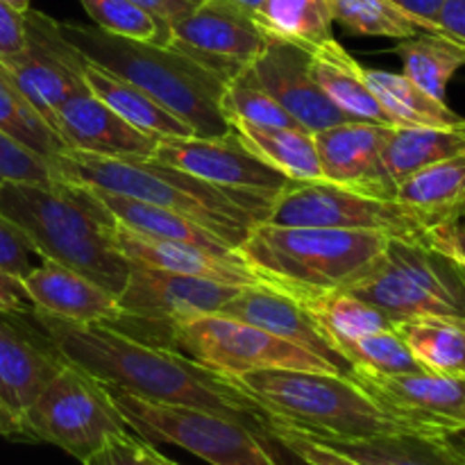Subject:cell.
I'll return each instance as SVG.
<instances>
[{"label": "cell", "instance_id": "obj_50", "mask_svg": "<svg viewBox=\"0 0 465 465\" xmlns=\"http://www.w3.org/2000/svg\"><path fill=\"white\" fill-rule=\"evenodd\" d=\"M0 436H23L21 422L5 409L3 402H0Z\"/></svg>", "mask_w": 465, "mask_h": 465}, {"label": "cell", "instance_id": "obj_32", "mask_svg": "<svg viewBox=\"0 0 465 465\" xmlns=\"http://www.w3.org/2000/svg\"><path fill=\"white\" fill-rule=\"evenodd\" d=\"M395 331L425 371L465 375V318H409Z\"/></svg>", "mask_w": 465, "mask_h": 465}, {"label": "cell", "instance_id": "obj_7", "mask_svg": "<svg viewBox=\"0 0 465 465\" xmlns=\"http://www.w3.org/2000/svg\"><path fill=\"white\" fill-rule=\"evenodd\" d=\"M350 293L393 322L409 318H465V268L425 236L389 239L384 254Z\"/></svg>", "mask_w": 465, "mask_h": 465}, {"label": "cell", "instance_id": "obj_1", "mask_svg": "<svg viewBox=\"0 0 465 465\" xmlns=\"http://www.w3.org/2000/svg\"><path fill=\"white\" fill-rule=\"evenodd\" d=\"M35 318L66 361L107 389L175 407L207 409L245 422L268 436V416L234 377L203 366L163 345L132 339L112 325H77L35 312Z\"/></svg>", "mask_w": 465, "mask_h": 465}, {"label": "cell", "instance_id": "obj_24", "mask_svg": "<svg viewBox=\"0 0 465 465\" xmlns=\"http://www.w3.org/2000/svg\"><path fill=\"white\" fill-rule=\"evenodd\" d=\"M309 57H312L313 80L336 109H341L352 121L393 125L377 95L368 86L366 68L341 45V41L330 39L316 45L309 50Z\"/></svg>", "mask_w": 465, "mask_h": 465}, {"label": "cell", "instance_id": "obj_14", "mask_svg": "<svg viewBox=\"0 0 465 465\" xmlns=\"http://www.w3.org/2000/svg\"><path fill=\"white\" fill-rule=\"evenodd\" d=\"M0 66L53 130L59 104L86 89V59L64 36L59 21L32 7L25 12V48Z\"/></svg>", "mask_w": 465, "mask_h": 465}, {"label": "cell", "instance_id": "obj_17", "mask_svg": "<svg viewBox=\"0 0 465 465\" xmlns=\"http://www.w3.org/2000/svg\"><path fill=\"white\" fill-rule=\"evenodd\" d=\"M393 130V125L345 121L313 132L322 182L354 193L393 200L395 182L384 166V148Z\"/></svg>", "mask_w": 465, "mask_h": 465}, {"label": "cell", "instance_id": "obj_6", "mask_svg": "<svg viewBox=\"0 0 465 465\" xmlns=\"http://www.w3.org/2000/svg\"><path fill=\"white\" fill-rule=\"evenodd\" d=\"M266 411L268 420L321 440H361L384 434H416L386 411L354 377L327 371L266 368L234 377Z\"/></svg>", "mask_w": 465, "mask_h": 465}, {"label": "cell", "instance_id": "obj_29", "mask_svg": "<svg viewBox=\"0 0 465 465\" xmlns=\"http://www.w3.org/2000/svg\"><path fill=\"white\" fill-rule=\"evenodd\" d=\"M241 143L291 182H322L313 132L304 127L232 125Z\"/></svg>", "mask_w": 465, "mask_h": 465}, {"label": "cell", "instance_id": "obj_49", "mask_svg": "<svg viewBox=\"0 0 465 465\" xmlns=\"http://www.w3.org/2000/svg\"><path fill=\"white\" fill-rule=\"evenodd\" d=\"M134 5L143 7L145 12H150L153 16L162 18L163 23H175L180 18H184L186 14L193 12L198 5H203L204 0H132Z\"/></svg>", "mask_w": 465, "mask_h": 465}, {"label": "cell", "instance_id": "obj_54", "mask_svg": "<svg viewBox=\"0 0 465 465\" xmlns=\"http://www.w3.org/2000/svg\"><path fill=\"white\" fill-rule=\"evenodd\" d=\"M236 3L245 5V7H248V9H252V12H254V9H257L259 5H262V0H236Z\"/></svg>", "mask_w": 465, "mask_h": 465}, {"label": "cell", "instance_id": "obj_45", "mask_svg": "<svg viewBox=\"0 0 465 465\" xmlns=\"http://www.w3.org/2000/svg\"><path fill=\"white\" fill-rule=\"evenodd\" d=\"M25 48V14L0 0V62Z\"/></svg>", "mask_w": 465, "mask_h": 465}, {"label": "cell", "instance_id": "obj_34", "mask_svg": "<svg viewBox=\"0 0 465 465\" xmlns=\"http://www.w3.org/2000/svg\"><path fill=\"white\" fill-rule=\"evenodd\" d=\"M0 134L30 150L53 168H57L59 159L68 153L57 132L32 107L30 100L21 94L3 66H0Z\"/></svg>", "mask_w": 465, "mask_h": 465}, {"label": "cell", "instance_id": "obj_38", "mask_svg": "<svg viewBox=\"0 0 465 465\" xmlns=\"http://www.w3.org/2000/svg\"><path fill=\"white\" fill-rule=\"evenodd\" d=\"M331 21L359 36L409 39L422 32L411 18L389 0H327Z\"/></svg>", "mask_w": 465, "mask_h": 465}, {"label": "cell", "instance_id": "obj_31", "mask_svg": "<svg viewBox=\"0 0 465 465\" xmlns=\"http://www.w3.org/2000/svg\"><path fill=\"white\" fill-rule=\"evenodd\" d=\"M465 154L463 127H395L384 148V166L395 186L413 173Z\"/></svg>", "mask_w": 465, "mask_h": 465}, {"label": "cell", "instance_id": "obj_37", "mask_svg": "<svg viewBox=\"0 0 465 465\" xmlns=\"http://www.w3.org/2000/svg\"><path fill=\"white\" fill-rule=\"evenodd\" d=\"M339 352L350 363L352 372H371V375H402V372H420L425 368L418 363L411 350L395 331V327L372 334L359 336L354 341L339 343Z\"/></svg>", "mask_w": 465, "mask_h": 465}, {"label": "cell", "instance_id": "obj_46", "mask_svg": "<svg viewBox=\"0 0 465 465\" xmlns=\"http://www.w3.org/2000/svg\"><path fill=\"white\" fill-rule=\"evenodd\" d=\"M400 12L407 14L422 32L439 35V14L443 0H389Z\"/></svg>", "mask_w": 465, "mask_h": 465}, {"label": "cell", "instance_id": "obj_13", "mask_svg": "<svg viewBox=\"0 0 465 465\" xmlns=\"http://www.w3.org/2000/svg\"><path fill=\"white\" fill-rule=\"evenodd\" d=\"M266 41V30L252 9L236 0H204L168 30V45L209 68L225 84L252 64Z\"/></svg>", "mask_w": 465, "mask_h": 465}, {"label": "cell", "instance_id": "obj_5", "mask_svg": "<svg viewBox=\"0 0 465 465\" xmlns=\"http://www.w3.org/2000/svg\"><path fill=\"white\" fill-rule=\"evenodd\" d=\"M386 241L375 232L259 223L239 254L259 284L307 302L357 284L380 262Z\"/></svg>", "mask_w": 465, "mask_h": 465}, {"label": "cell", "instance_id": "obj_30", "mask_svg": "<svg viewBox=\"0 0 465 465\" xmlns=\"http://www.w3.org/2000/svg\"><path fill=\"white\" fill-rule=\"evenodd\" d=\"M366 82L395 127H463L465 116L436 100L404 73L368 71Z\"/></svg>", "mask_w": 465, "mask_h": 465}, {"label": "cell", "instance_id": "obj_23", "mask_svg": "<svg viewBox=\"0 0 465 465\" xmlns=\"http://www.w3.org/2000/svg\"><path fill=\"white\" fill-rule=\"evenodd\" d=\"M35 312L77 325L114 322L121 316L116 295L80 272L44 262L21 277Z\"/></svg>", "mask_w": 465, "mask_h": 465}, {"label": "cell", "instance_id": "obj_44", "mask_svg": "<svg viewBox=\"0 0 465 465\" xmlns=\"http://www.w3.org/2000/svg\"><path fill=\"white\" fill-rule=\"evenodd\" d=\"M30 243L16 225L0 216V268L12 275L23 277L32 271Z\"/></svg>", "mask_w": 465, "mask_h": 465}, {"label": "cell", "instance_id": "obj_27", "mask_svg": "<svg viewBox=\"0 0 465 465\" xmlns=\"http://www.w3.org/2000/svg\"><path fill=\"white\" fill-rule=\"evenodd\" d=\"M91 189V186H89ZM98 203L112 213L114 221L118 225L127 227L139 234L154 236V239H171L182 241V243L203 245V248L213 250V252H236L232 245L218 239L213 232L203 227L200 223L191 221V218L182 216V213L168 212V209L154 207V204L141 203V200L127 198V195L109 193V191L91 189Z\"/></svg>", "mask_w": 465, "mask_h": 465}, {"label": "cell", "instance_id": "obj_12", "mask_svg": "<svg viewBox=\"0 0 465 465\" xmlns=\"http://www.w3.org/2000/svg\"><path fill=\"white\" fill-rule=\"evenodd\" d=\"M271 225L375 232L389 239L425 236L420 218L398 200L354 193L327 182H293L268 212Z\"/></svg>", "mask_w": 465, "mask_h": 465}, {"label": "cell", "instance_id": "obj_28", "mask_svg": "<svg viewBox=\"0 0 465 465\" xmlns=\"http://www.w3.org/2000/svg\"><path fill=\"white\" fill-rule=\"evenodd\" d=\"M321 443L361 465H463L450 436L384 434L361 440Z\"/></svg>", "mask_w": 465, "mask_h": 465}, {"label": "cell", "instance_id": "obj_55", "mask_svg": "<svg viewBox=\"0 0 465 465\" xmlns=\"http://www.w3.org/2000/svg\"><path fill=\"white\" fill-rule=\"evenodd\" d=\"M457 221H459V223H461V225L465 227V212L461 213V216H459V218H457Z\"/></svg>", "mask_w": 465, "mask_h": 465}, {"label": "cell", "instance_id": "obj_20", "mask_svg": "<svg viewBox=\"0 0 465 465\" xmlns=\"http://www.w3.org/2000/svg\"><path fill=\"white\" fill-rule=\"evenodd\" d=\"M218 313L271 331L277 339L309 350L312 354L331 363L339 372L352 377V368L339 352L334 341L325 334L321 322L309 313L304 304L282 291L271 289L266 284L241 286L234 298L227 300Z\"/></svg>", "mask_w": 465, "mask_h": 465}, {"label": "cell", "instance_id": "obj_10", "mask_svg": "<svg viewBox=\"0 0 465 465\" xmlns=\"http://www.w3.org/2000/svg\"><path fill=\"white\" fill-rule=\"evenodd\" d=\"M239 289L241 286L203 277L132 266L125 286L116 295L121 316L104 325H112L132 339L171 348V336L177 325L191 318L218 313Z\"/></svg>", "mask_w": 465, "mask_h": 465}, {"label": "cell", "instance_id": "obj_19", "mask_svg": "<svg viewBox=\"0 0 465 465\" xmlns=\"http://www.w3.org/2000/svg\"><path fill=\"white\" fill-rule=\"evenodd\" d=\"M245 75L275 98L300 127L321 132L325 127L352 121L327 100L312 75L309 50L289 41L268 36L262 53L252 59Z\"/></svg>", "mask_w": 465, "mask_h": 465}, {"label": "cell", "instance_id": "obj_3", "mask_svg": "<svg viewBox=\"0 0 465 465\" xmlns=\"http://www.w3.org/2000/svg\"><path fill=\"white\" fill-rule=\"evenodd\" d=\"M64 182L127 195L182 213L239 250L254 225L266 221L272 203L207 184L157 159H107L68 150L57 163Z\"/></svg>", "mask_w": 465, "mask_h": 465}, {"label": "cell", "instance_id": "obj_18", "mask_svg": "<svg viewBox=\"0 0 465 465\" xmlns=\"http://www.w3.org/2000/svg\"><path fill=\"white\" fill-rule=\"evenodd\" d=\"M64 363L35 312H0V402L18 422Z\"/></svg>", "mask_w": 465, "mask_h": 465}, {"label": "cell", "instance_id": "obj_15", "mask_svg": "<svg viewBox=\"0 0 465 465\" xmlns=\"http://www.w3.org/2000/svg\"><path fill=\"white\" fill-rule=\"evenodd\" d=\"M153 159L180 168L218 189L272 204L293 184L289 177L250 153L234 132L218 139H159Z\"/></svg>", "mask_w": 465, "mask_h": 465}, {"label": "cell", "instance_id": "obj_43", "mask_svg": "<svg viewBox=\"0 0 465 465\" xmlns=\"http://www.w3.org/2000/svg\"><path fill=\"white\" fill-rule=\"evenodd\" d=\"M154 445L136 436L134 431L118 436L112 443L104 445L98 454L89 459L84 465H153Z\"/></svg>", "mask_w": 465, "mask_h": 465}, {"label": "cell", "instance_id": "obj_47", "mask_svg": "<svg viewBox=\"0 0 465 465\" xmlns=\"http://www.w3.org/2000/svg\"><path fill=\"white\" fill-rule=\"evenodd\" d=\"M0 312L5 313H32V300L27 298L21 277L0 268Z\"/></svg>", "mask_w": 465, "mask_h": 465}, {"label": "cell", "instance_id": "obj_16", "mask_svg": "<svg viewBox=\"0 0 465 465\" xmlns=\"http://www.w3.org/2000/svg\"><path fill=\"white\" fill-rule=\"evenodd\" d=\"M352 377L416 434L454 436L465 431V375L420 371L402 375L352 372Z\"/></svg>", "mask_w": 465, "mask_h": 465}, {"label": "cell", "instance_id": "obj_9", "mask_svg": "<svg viewBox=\"0 0 465 465\" xmlns=\"http://www.w3.org/2000/svg\"><path fill=\"white\" fill-rule=\"evenodd\" d=\"M112 398L127 427L150 445H177L212 465H280L263 443L266 436L236 418L150 402L121 391H112Z\"/></svg>", "mask_w": 465, "mask_h": 465}, {"label": "cell", "instance_id": "obj_36", "mask_svg": "<svg viewBox=\"0 0 465 465\" xmlns=\"http://www.w3.org/2000/svg\"><path fill=\"white\" fill-rule=\"evenodd\" d=\"M300 304H304L309 313L321 322V327L334 341L336 348L345 341H354L359 336L395 327V322L381 309L372 307L371 302L357 298L350 291H336V293L321 295V298Z\"/></svg>", "mask_w": 465, "mask_h": 465}, {"label": "cell", "instance_id": "obj_11", "mask_svg": "<svg viewBox=\"0 0 465 465\" xmlns=\"http://www.w3.org/2000/svg\"><path fill=\"white\" fill-rule=\"evenodd\" d=\"M171 348L230 377L266 368L339 372L309 350L221 313H207L177 325L171 336Z\"/></svg>", "mask_w": 465, "mask_h": 465}, {"label": "cell", "instance_id": "obj_2", "mask_svg": "<svg viewBox=\"0 0 465 465\" xmlns=\"http://www.w3.org/2000/svg\"><path fill=\"white\" fill-rule=\"evenodd\" d=\"M0 216L21 230L32 252L118 295L132 263L114 243V218L89 186L0 182Z\"/></svg>", "mask_w": 465, "mask_h": 465}, {"label": "cell", "instance_id": "obj_39", "mask_svg": "<svg viewBox=\"0 0 465 465\" xmlns=\"http://www.w3.org/2000/svg\"><path fill=\"white\" fill-rule=\"evenodd\" d=\"M223 112L230 125L250 127H300L275 98L259 89L245 71L225 84Z\"/></svg>", "mask_w": 465, "mask_h": 465}, {"label": "cell", "instance_id": "obj_42", "mask_svg": "<svg viewBox=\"0 0 465 465\" xmlns=\"http://www.w3.org/2000/svg\"><path fill=\"white\" fill-rule=\"evenodd\" d=\"M268 436L307 465H361L339 454L336 450L327 448L321 440L312 439V436L302 434V431L293 430V427L282 425L277 420H268Z\"/></svg>", "mask_w": 465, "mask_h": 465}, {"label": "cell", "instance_id": "obj_22", "mask_svg": "<svg viewBox=\"0 0 465 465\" xmlns=\"http://www.w3.org/2000/svg\"><path fill=\"white\" fill-rule=\"evenodd\" d=\"M114 243L132 266L157 268V271L180 272V275L203 277L232 286L259 284L257 275L236 252H213L203 245L182 243L171 239H154L139 234L114 223Z\"/></svg>", "mask_w": 465, "mask_h": 465}, {"label": "cell", "instance_id": "obj_8", "mask_svg": "<svg viewBox=\"0 0 465 465\" xmlns=\"http://www.w3.org/2000/svg\"><path fill=\"white\" fill-rule=\"evenodd\" d=\"M21 427L27 439L57 445L82 463L132 431L114 404L112 391L71 361L41 391Z\"/></svg>", "mask_w": 465, "mask_h": 465}, {"label": "cell", "instance_id": "obj_41", "mask_svg": "<svg viewBox=\"0 0 465 465\" xmlns=\"http://www.w3.org/2000/svg\"><path fill=\"white\" fill-rule=\"evenodd\" d=\"M0 182H32V184H53L64 182L57 168L32 154L30 150L0 134Z\"/></svg>", "mask_w": 465, "mask_h": 465}, {"label": "cell", "instance_id": "obj_25", "mask_svg": "<svg viewBox=\"0 0 465 465\" xmlns=\"http://www.w3.org/2000/svg\"><path fill=\"white\" fill-rule=\"evenodd\" d=\"M393 200L411 209L425 230L457 221L465 212V154L413 173L395 186Z\"/></svg>", "mask_w": 465, "mask_h": 465}, {"label": "cell", "instance_id": "obj_51", "mask_svg": "<svg viewBox=\"0 0 465 465\" xmlns=\"http://www.w3.org/2000/svg\"><path fill=\"white\" fill-rule=\"evenodd\" d=\"M450 440H452V445H454V450H457L459 459H461V463L465 465V431H461V434L450 436Z\"/></svg>", "mask_w": 465, "mask_h": 465}, {"label": "cell", "instance_id": "obj_48", "mask_svg": "<svg viewBox=\"0 0 465 465\" xmlns=\"http://www.w3.org/2000/svg\"><path fill=\"white\" fill-rule=\"evenodd\" d=\"M439 35L465 45V0H443L439 14Z\"/></svg>", "mask_w": 465, "mask_h": 465}, {"label": "cell", "instance_id": "obj_26", "mask_svg": "<svg viewBox=\"0 0 465 465\" xmlns=\"http://www.w3.org/2000/svg\"><path fill=\"white\" fill-rule=\"evenodd\" d=\"M84 84L95 98L103 100L123 121L130 123L136 130L145 132V134L157 136V139L195 136L184 121L173 116L168 109H163L157 100L150 98L139 86L130 84L123 77L114 75V73L104 71L91 62H86L84 66Z\"/></svg>", "mask_w": 465, "mask_h": 465}, {"label": "cell", "instance_id": "obj_52", "mask_svg": "<svg viewBox=\"0 0 465 465\" xmlns=\"http://www.w3.org/2000/svg\"><path fill=\"white\" fill-rule=\"evenodd\" d=\"M3 3L9 5V7H14V9H16V12H21V14H25L27 9L32 7L30 0H3Z\"/></svg>", "mask_w": 465, "mask_h": 465}, {"label": "cell", "instance_id": "obj_4", "mask_svg": "<svg viewBox=\"0 0 465 465\" xmlns=\"http://www.w3.org/2000/svg\"><path fill=\"white\" fill-rule=\"evenodd\" d=\"M64 36L86 62L123 77L184 121L195 136H230L232 125L223 112L225 82L189 54L168 44L127 39L95 25L59 23Z\"/></svg>", "mask_w": 465, "mask_h": 465}, {"label": "cell", "instance_id": "obj_33", "mask_svg": "<svg viewBox=\"0 0 465 465\" xmlns=\"http://www.w3.org/2000/svg\"><path fill=\"white\" fill-rule=\"evenodd\" d=\"M395 53L402 59L404 75L434 95L436 100H445L448 84L459 68L465 66V45L448 39L443 35L418 32L416 36L400 39Z\"/></svg>", "mask_w": 465, "mask_h": 465}, {"label": "cell", "instance_id": "obj_53", "mask_svg": "<svg viewBox=\"0 0 465 465\" xmlns=\"http://www.w3.org/2000/svg\"><path fill=\"white\" fill-rule=\"evenodd\" d=\"M153 465H177V463H173L171 459H166V457H162L159 452H154V463Z\"/></svg>", "mask_w": 465, "mask_h": 465}, {"label": "cell", "instance_id": "obj_35", "mask_svg": "<svg viewBox=\"0 0 465 465\" xmlns=\"http://www.w3.org/2000/svg\"><path fill=\"white\" fill-rule=\"evenodd\" d=\"M254 16L268 36L289 41L304 50H313L334 39V21L327 0H262Z\"/></svg>", "mask_w": 465, "mask_h": 465}, {"label": "cell", "instance_id": "obj_21", "mask_svg": "<svg viewBox=\"0 0 465 465\" xmlns=\"http://www.w3.org/2000/svg\"><path fill=\"white\" fill-rule=\"evenodd\" d=\"M54 132L68 150L107 159H153L159 139L136 130L89 89L64 100Z\"/></svg>", "mask_w": 465, "mask_h": 465}, {"label": "cell", "instance_id": "obj_40", "mask_svg": "<svg viewBox=\"0 0 465 465\" xmlns=\"http://www.w3.org/2000/svg\"><path fill=\"white\" fill-rule=\"evenodd\" d=\"M80 3L100 30L127 36V39L168 44L171 25L145 12L143 7L134 5L132 0H80Z\"/></svg>", "mask_w": 465, "mask_h": 465}]
</instances>
